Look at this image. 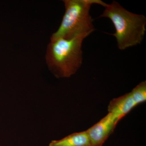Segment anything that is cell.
<instances>
[{
  "label": "cell",
  "instance_id": "cell-1",
  "mask_svg": "<svg viewBox=\"0 0 146 146\" xmlns=\"http://www.w3.org/2000/svg\"><path fill=\"white\" fill-rule=\"evenodd\" d=\"M100 17L109 18L115 29V36L118 48L123 50L140 44L143 40L146 31V18L128 11L117 2L106 4Z\"/></svg>",
  "mask_w": 146,
  "mask_h": 146
},
{
  "label": "cell",
  "instance_id": "cell-2",
  "mask_svg": "<svg viewBox=\"0 0 146 146\" xmlns=\"http://www.w3.org/2000/svg\"><path fill=\"white\" fill-rule=\"evenodd\" d=\"M65 12L60 26L52 35L51 41L76 37L85 39L95 30L90 14L91 6L97 4L105 7L107 4L100 0H64Z\"/></svg>",
  "mask_w": 146,
  "mask_h": 146
},
{
  "label": "cell",
  "instance_id": "cell-3",
  "mask_svg": "<svg viewBox=\"0 0 146 146\" xmlns=\"http://www.w3.org/2000/svg\"><path fill=\"white\" fill-rule=\"evenodd\" d=\"M84 39L76 37L50 41L46 50L45 60L49 70L55 77H70L80 68Z\"/></svg>",
  "mask_w": 146,
  "mask_h": 146
},
{
  "label": "cell",
  "instance_id": "cell-4",
  "mask_svg": "<svg viewBox=\"0 0 146 146\" xmlns=\"http://www.w3.org/2000/svg\"><path fill=\"white\" fill-rule=\"evenodd\" d=\"M119 121L112 114L108 113L98 122L86 131L91 146H102L114 131Z\"/></svg>",
  "mask_w": 146,
  "mask_h": 146
},
{
  "label": "cell",
  "instance_id": "cell-5",
  "mask_svg": "<svg viewBox=\"0 0 146 146\" xmlns=\"http://www.w3.org/2000/svg\"><path fill=\"white\" fill-rule=\"evenodd\" d=\"M136 106L130 92L112 100L108 106V113L115 116L119 121Z\"/></svg>",
  "mask_w": 146,
  "mask_h": 146
},
{
  "label": "cell",
  "instance_id": "cell-6",
  "mask_svg": "<svg viewBox=\"0 0 146 146\" xmlns=\"http://www.w3.org/2000/svg\"><path fill=\"white\" fill-rule=\"evenodd\" d=\"M49 146H91L86 131L75 133L58 141H53Z\"/></svg>",
  "mask_w": 146,
  "mask_h": 146
},
{
  "label": "cell",
  "instance_id": "cell-7",
  "mask_svg": "<svg viewBox=\"0 0 146 146\" xmlns=\"http://www.w3.org/2000/svg\"><path fill=\"white\" fill-rule=\"evenodd\" d=\"M131 98L134 103L137 105L146 100V82H142L137 85L130 92Z\"/></svg>",
  "mask_w": 146,
  "mask_h": 146
}]
</instances>
